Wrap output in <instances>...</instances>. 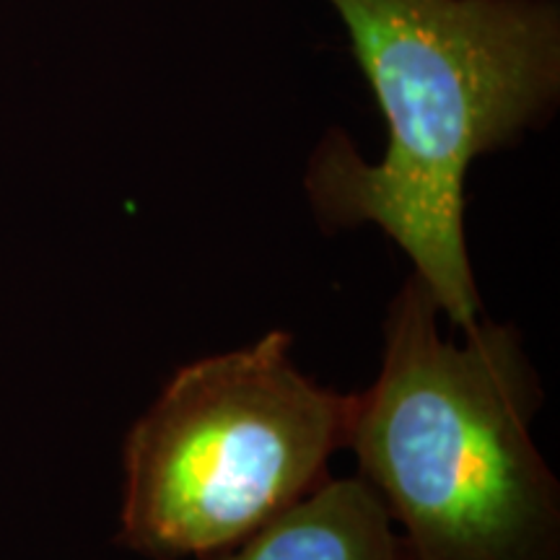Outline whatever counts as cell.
<instances>
[{
  "instance_id": "1",
  "label": "cell",
  "mask_w": 560,
  "mask_h": 560,
  "mask_svg": "<svg viewBox=\"0 0 560 560\" xmlns=\"http://www.w3.org/2000/svg\"><path fill=\"white\" fill-rule=\"evenodd\" d=\"M387 120L380 164L330 132L306 192L330 229L374 223L441 314H480L465 242V177L542 120L560 89V21L545 0H330Z\"/></svg>"
},
{
  "instance_id": "2",
  "label": "cell",
  "mask_w": 560,
  "mask_h": 560,
  "mask_svg": "<svg viewBox=\"0 0 560 560\" xmlns=\"http://www.w3.org/2000/svg\"><path fill=\"white\" fill-rule=\"evenodd\" d=\"M418 276L392 299L376 382L346 446L412 560H560V490L532 439L540 382L514 327L441 338Z\"/></svg>"
},
{
  "instance_id": "3",
  "label": "cell",
  "mask_w": 560,
  "mask_h": 560,
  "mask_svg": "<svg viewBox=\"0 0 560 560\" xmlns=\"http://www.w3.org/2000/svg\"><path fill=\"white\" fill-rule=\"evenodd\" d=\"M293 338L182 366L128 431L122 548L153 560L213 558L304 501L346 446L353 395L301 374Z\"/></svg>"
},
{
  "instance_id": "4",
  "label": "cell",
  "mask_w": 560,
  "mask_h": 560,
  "mask_svg": "<svg viewBox=\"0 0 560 560\" xmlns=\"http://www.w3.org/2000/svg\"><path fill=\"white\" fill-rule=\"evenodd\" d=\"M213 560H412L374 488L327 478L304 501Z\"/></svg>"
}]
</instances>
